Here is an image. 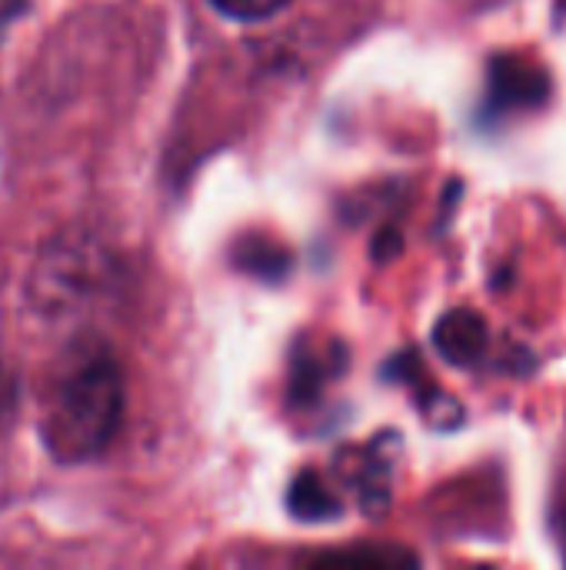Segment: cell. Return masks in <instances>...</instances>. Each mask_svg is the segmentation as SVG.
Instances as JSON below:
<instances>
[{
	"label": "cell",
	"mask_w": 566,
	"mask_h": 570,
	"mask_svg": "<svg viewBox=\"0 0 566 570\" xmlns=\"http://www.w3.org/2000/svg\"><path fill=\"white\" fill-rule=\"evenodd\" d=\"M287 511L294 521H304V524H320V521H337L344 514V501L324 484V478L317 471H300L294 481H290V491H287Z\"/></svg>",
	"instance_id": "cell-7"
},
{
	"label": "cell",
	"mask_w": 566,
	"mask_h": 570,
	"mask_svg": "<svg viewBox=\"0 0 566 570\" xmlns=\"http://www.w3.org/2000/svg\"><path fill=\"white\" fill-rule=\"evenodd\" d=\"M417 558L407 554V551H337V554H320L314 564L320 568H357V564H367V568H394V564H414Z\"/></svg>",
	"instance_id": "cell-9"
},
{
	"label": "cell",
	"mask_w": 566,
	"mask_h": 570,
	"mask_svg": "<svg viewBox=\"0 0 566 570\" xmlns=\"http://www.w3.org/2000/svg\"><path fill=\"white\" fill-rule=\"evenodd\" d=\"M347 371V347L337 337H300L290 354L287 404L294 411H310L320 404L324 391Z\"/></svg>",
	"instance_id": "cell-3"
},
{
	"label": "cell",
	"mask_w": 566,
	"mask_h": 570,
	"mask_svg": "<svg viewBox=\"0 0 566 570\" xmlns=\"http://www.w3.org/2000/svg\"><path fill=\"white\" fill-rule=\"evenodd\" d=\"M400 250H404V237H400L394 227H387V230H380V234H377V240H374V257H377L380 264L394 261Z\"/></svg>",
	"instance_id": "cell-11"
},
{
	"label": "cell",
	"mask_w": 566,
	"mask_h": 570,
	"mask_svg": "<svg viewBox=\"0 0 566 570\" xmlns=\"http://www.w3.org/2000/svg\"><path fill=\"white\" fill-rule=\"evenodd\" d=\"M230 261L237 271H244L257 281H267V284H280L294 267V257L264 234H247L244 240H237L230 250Z\"/></svg>",
	"instance_id": "cell-8"
},
{
	"label": "cell",
	"mask_w": 566,
	"mask_h": 570,
	"mask_svg": "<svg viewBox=\"0 0 566 570\" xmlns=\"http://www.w3.org/2000/svg\"><path fill=\"white\" fill-rule=\"evenodd\" d=\"M487 347H490L487 321L470 307L447 311L434 324V351L454 367H480L487 361Z\"/></svg>",
	"instance_id": "cell-5"
},
{
	"label": "cell",
	"mask_w": 566,
	"mask_h": 570,
	"mask_svg": "<svg viewBox=\"0 0 566 570\" xmlns=\"http://www.w3.org/2000/svg\"><path fill=\"white\" fill-rule=\"evenodd\" d=\"M123 421V371L113 351L90 341L70 354L43 411V444L60 464L100 458Z\"/></svg>",
	"instance_id": "cell-1"
},
{
	"label": "cell",
	"mask_w": 566,
	"mask_h": 570,
	"mask_svg": "<svg viewBox=\"0 0 566 570\" xmlns=\"http://www.w3.org/2000/svg\"><path fill=\"white\" fill-rule=\"evenodd\" d=\"M290 0H210L214 10H220L230 20H244V23H257L267 20L274 13H280Z\"/></svg>",
	"instance_id": "cell-10"
},
{
	"label": "cell",
	"mask_w": 566,
	"mask_h": 570,
	"mask_svg": "<svg viewBox=\"0 0 566 570\" xmlns=\"http://www.w3.org/2000/svg\"><path fill=\"white\" fill-rule=\"evenodd\" d=\"M557 10H560V13H566V0H557Z\"/></svg>",
	"instance_id": "cell-13"
},
{
	"label": "cell",
	"mask_w": 566,
	"mask_h": 570,
	"mask_svg": "<svg viewBox=\"0 0 566 570\" xmlns=\"http://www.w3.org/2000/svg\"><path fill=\"white\" fill-rule=\"evenodd\" d=\"M564 561H566V514H564Z\"/></svg>",
	"instance_id": "cell-14"
},
{
	"label": "cell",
	"mask_w": 566,
	"mask_h": 570,
	"mask_svg": "<svg viewBox=\"0 0 566 570\" xmlns=\"http://www.w3.org/2000/svg\"><path fill=\"white\" fill-rule=\"evenodd\" d=\"M390 444H394V434H384L367 451L357 454L354 488H357L360 508L370 518H380L390 508V474H394V458L387 454Z\"/></svg>",
	"instance_id": "cell-6"
},
{
	"label": "cell",
	"mask_w": 566,
	"mask_h": 570,
	"mask_svg": "<svg viewBox=\"0 0 566 570\" xmlns=\"http://www.w3.org/2000/svg\"><path fill=\"white\" fill-rule=\"evenodd\" d=\"M554 80L547 67L524 53H494L487 67V97L480 104V120L497 124L517 114H534L550 100Z\"/></svg>",
	"instance_id": "cell-2"
},
{
	"label": "cell",
	"mask_w": 566,
	"mask_h": 570,
	"mask_svg": "<svg viewBox=\"0 0 566 570\" xmlns=\"http://www.w3.org/2000/svg\"><path fill=\"white\" fill-rule=\"evenodd\" d=\"M384 377H387L390 384L410 387L414 397H417V404H420V411H424V417H427L437 431H450V428L464 424V407H460V401H454L450 394H444V391L427 377L424 361H420V354H417L414 347L394 354L390 364L384 367Z\"/></svg>",
	"instance_id": "cell-4"
},
{
	"label": "cell",
	"mask_w": 566,
	"mask_h": 570,
	"mask_svg": "<svg viewBox=\"0 0 566 570\" xmlns=\"http://www.w3.org/2000/svg\"><path fill=\"white\" fill-rule=\"evenodd\" d=\"M13 17H17V13H13L7 3H0V30H3V23H7V20H13Z\"/></svg>",
	"instance_id": "cell-12"
}]
</instances>
